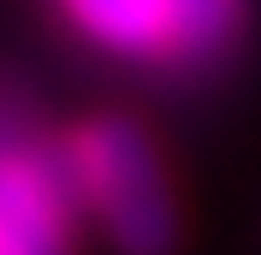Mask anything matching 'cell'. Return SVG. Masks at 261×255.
Masks as SVG:
<instances>
[{"mask_svg":"<svg viewBox=\"0 0 261 255\" xmlns=\"http://www.w3.org/2000/svg\"><path fill=\"white\" fill-rule=\"evenodd\" d=\"M244 0H172V60H208L238 36Z\"/></svg>","mask_w":261,"mask_h":255,"instance_id":"4","label":"cell"},{"mask_svg":"<svg viewBox=\"0 0 261 255\" xmlns=\"http://www.w3.org/2000/svg\"><path fill=\"white\" fill-rule=\"evenodd\" d=\"M95 48L125 60H172V0H60Z\"/></svg>","mask_w":261,"mask_h":255,"instance_id":"3","label":"cell"},{"mask_svg":"<svg viewBox=\"0 0 261 255\" xmlns=\"http://www.w3.org/2000/svg\"><path fill=\"white\" fill-rule=\"evenodd\" d=\"M65 166H71L77 202L113 232V243L125 255H166L172 249L178 214H172V196H166L161 160H154V148H148V137L137 125H125V119L77 125L71 143H65Z\"/></svg>","mask_w":261,"mask_h":255,"instance_id":"1","label":"cell"},{"mask_svg":"<svg viewBox=\"0 0 261 255\" xmlns=\"http://www.w3.org/2000/svg\"><path fill=\"white\" fill-rule=\"evenodd\" d=\"M71 196L65 148H48L0 113V255H65Z\"/></svg>","mask_w":261,"mask_h":255,"instance_id":"2","label":"cell"}]
</instances>
